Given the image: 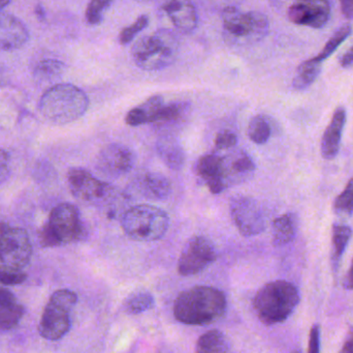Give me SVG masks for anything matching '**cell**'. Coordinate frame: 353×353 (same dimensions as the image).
I'll list each match as a JSON object with an SVG mask.
<instances>
[{
    "label": "cell",
    "instance_id": "cell-47",
    "mask_svg": "<svg viewBox=\"0 0 353 353\" xmlns=\"http://www.w3.org/2000/svg\"><path fill=\"white\" fill-rule=\"evenodd\" d=\"M10 1H12V0H0V10L6 8V6H8Z\"/></svg>",
    "mask_w": 353,
    "mask_h": 353
},
{
    "label": "cell",
    "instance_id": "cell-22",
    "mask_svg": "<svg viewBox=\"0 0 353 353\" xmlns=\"http://www.w3.org/2000/svg\"><path fill=\"white\" fill-rule=\"evenodd\" d=\"M163 106H165L163 97L161 95H153L138 107L130 110L126 115L125 122L130 126L154 124Z\"/></svg>",
    "mask_w": 353,
    "mask_h": 353
},
{
    "label": "cell",
    "instance_id": "cell-16",
    "mask_svg": "<svg viewBox=\"0 0 353 353\" xmlns=\"http://www.w3.org/2000/svg\"><path fill=\"white\" fill-rule=\"evenodd\" d=\"M26 25L14 15L0 14V52L20 49L28 41Z\"/></svg>",
    "mask_w": 353,
    "mask_h": 353
},
{
    "label": "cell",
    "instance_id": "cell-18",
    "mask_svg": "<svg viewBox=\"0 0 353 353\" xmlns=\"http://www.w3.org/2000/svg\"><path fill=\"white\" fill-rule=\"evenodd\" d=\"M163 8L180 32H192L196 28L197 12L190 0H168Z\"/></svg>",
    "mask_w": 353,
    "mask_h": 353
},
{
    "label": "cell",
    "instance_id": "cell-41",
    "mask_svg": "<svg viewBox=\"0 0 353 353\" xmlns=\"http://www.w3.org/2000/svg\"><path fill=\"white\" fill-rule=\"evenodd\" d=\"M344 288L348 290L353 289V261L352 267H350V271L346 275L345 280H344Z\"/></svg>",
    "mask_w": 353,
    "mask_h": 353
},
{
    "label": "cell",
    "instance_id": "cell-28",
    "mask_svg": "<svg viewBox=\"0 0 353 353\" xmlns=\"http://www.w3.org/2000/svg\"><path fill=\"white\" fill-rule=\"evenodd\" d=\"M155 298L148 290L138 289L130 294L123 303V310L128 314L138 315L151 310L154 307Z\"/></svg>",
    "mask_w": 353,
    "mask_h": 353
},
{
    "label": "cell",
    "instance_id": "cell-1",
    "mask_svg": "<svg viewBox=\"0 0 353 353\" xmlns=\"http://www.w3.org/2000/svg\"><path fill=\"white\" fill-rule=\"evenodd\" d=\"M226 298L223 292L210 286H195L176 298L174 315L186 325H207L223 316Z\"/></svg>",
    "mask_w": 353,
    "mask_h": 353
},
{
    "label": "cell",
    "instance_id": "cell-26",
    "mask_svg": "<svg viewBox=\"0 0 353 353\" xmlns=\"http://www.w3.org/2000/svg\"><path fill=\"white\" fill-rule=\"evenodd\" d=\"M321 62L316 61L314 58L302 62L299 66L296 76L292 80L294 88L296 90H304L313 84L321 74Z\"/></svg>",
    "mask_w": 353,
    "mask_h": 353
},
{
    "label": "cell",
    "instance_id": "cell-15",
    "mask_svg": "<svg viewBox=\"0 0 353 353\" xmlns=\"http://www.w3.org/2000/svg\"><path fill=\"white\" fill-rule=\"evenodd\" d=\"M221 160L224 182L228 188L247 182L254 174V162L242 149L230 151L228 155H221Z\"/></svg>",
    "mask_w": 353,
    "mask_h": 353
},
{
    "label": "cell",
    "instance_id": "cell-8",
    "mask_svg": "<svg viewBox=\"0 0 353 353\" xmlns=\"http://www.w3.org/2000/svg\"><path fill=\"white\" fill-rule=\"evenodd\" d=\"M78 303V296L72 290L60 289L54 292L41 315L39 331L49 341L63 338L72 327L70 313Z\"/></svg>",
    "mask_w": 353,
    "mask_h": 353
},
{
    "label": "cell",
    "instance_id": "cell-36",
    "mask_svg": "<svg viewBox=\"0 0 353 353\" xmlns=\"http://www.w3.org/2000/svg\"><path fill=\"white\" fill-rule=\"evenodd\" d=\"M27 275L21 269L14 267H0V284L4 286H16L26 281Z\"/></svg>",
    "mask_w": 353,
    "mask_h": 353
},
{
    "label": "cell",
    "instance_id": "cell-9",
    "mask_svg": "<svg viewBox=\"0 0 353 353\" xmlns=\"http://www.w3.org/2000/svg\"><path fill=\"white\" fill-rule=\"evenodd\" d=\"M217 259V251L211 240L194 236L185 245L178 263V271L183 277H190L205 271Z\"/></svg>",
    "mask_w": 353,
    "mask_h": 353
},
{
    "label": "cell",
    "instance_id": "cell-13",
    "mask_svg": "<svg viewBox=\"0 0 353 353\" xmlns=\"http://www.w3.org/2000/svg\"><path fill=\"white\" fill-rule=\"evenodd\" d=\"M288 17L294 24L323 28L331 18V6L327 0H292Z\"/></svg>",
    "mask_w": 353,
    "mask_h": 353
},
{
    "label": "cell",
    "instance_id": "cell-31",
    "mask_svg": "<svg viewBox=\"0 0 353 353\" xmlns=\"http://www.w3.org/2000/svg\"><path fill=\"white\" fill-rule=\"evenodd\" d=\"M249 139L255 144L263 145L271 138L272 128L269 120L263 115L254 116L250 120L247 130Z\"/></svg>",
    "mask_w": 353,
    "mask_h": 353
},
{
    "label": "cell",
    "instance_id": "cell-19",
    "mask_svg": "<svg viewBox=\"0 0 353 353\" xmlns=\"http://www.w3.org/2000/svg\"><path fill=\"white\" fill-rule=\"evenodd\" d=\"M345 122V109L338 107L321 139V155L325 160H334L339 153Z\"/></svg>",
    "mask_w": 353,
    "mask_h": 353
},
{
    "label": "cell",
    "instance_id": "cell-38",
    "mask_svg": "<svg viewBox=\"0 0 353 353\" xmlns=\"http://www.w3.org/2000/svg\"><path fill=\"white\" fill-rule=\"evenodd\" d=\"M321 332L317 325L311 327L310 336H309V353H319L321 345Z\"/></svg>",
    "mask_w": 353,
    "mask_h": 353
},
{
    "label": "cell",
    "instance_id": "cell-32",
    "mask_svg": "<svg viewBox=\"0 0 353 353\" xmlns=\"http://www.w3.org/2000/svg\"><path fill=\"white\" fill-rule=\"evenodd\" d=\"M352 27L350 24H344L343 26L340 27V28L332 35L331 39L327 41L325 47L321 50V53L315 56L314 59L319 62L327 59V58L331 56L332 54L336 51V49L352 35Z\"/></svg>",
    "mask_w": 353,
    "mask_h": 353
},
{
    "label": "cell",
    "instance_id": "cell-40",
    "mask_svg": "<svg viewBox=\"0 0 353 353\" xmlns=\"http://www.w3.org/2000/svg\"><path fill=\"white\" fill-rule=\"evenodd\" d=\"M340 6L344 16L353 17V0H340Z\"/></svg>",
    "mask_w": 353,
    "mask_h": 353
},
{
    "label": "cell",
    "instance_id": "cell-4",
    "mask_svg": "<svg viewBox=\"0 0 353 353\" xmlns=\"http://www.w3.org/2000/svg\"><path fill=\"white\" fill-rule=\"evenodd\" d=\"M179 51L176 35L168 29H161L140 37L132 48L134 64L145 70H159L175 61Z\"/></svg>",
    "mask_w": 353,
    "mask_h": 353
},
{
    "label": "cell",
    "instance_id": "cell-45",
    "mask_svg": "<svg viewBox=\"0 0 353 353\" xmlns=\"http://www.w3.org/2000/svg\"><path fill=\"white\" fill-rule=\"evenodd\" d=\"M10 161V155L3 149H0V166L8 165Z\"/></svg>",
    "mask_w": 353,
    "mask_h": 353
},
{
    "label": "cell",
    "instance_id": "cell-12",
    "mask_svg": "<svg viewBox=\"0 0 353 353\" xmlns=\"http://www.w3.org/2000/svg\"><path fill=\"white\" fill-rule=\"evenodd\" d=\"M70 191L76 198L87 202H95L111 196L113 187L97 180L90 172L82 168H72L68 174Z\"/></svg>",
    "mask_w": 353,
    "mask_h": 353
},
{
    "label": "cell",
    "instance_id": "cell-7",
    "mask_svg": "<svg viewBox=\"0 0 353 353\" xmlns=\"http://www.w3.org/2000/svg\"><path fill=\"white\" fill-rule=\"evenodd\" d=\"M222 22L226 39L236 45L261 41L270 30L267 16L256 10L243 12L236 8H226Z\"/></svg>",
    "mask_w": 353,
    "mask_h": 353
},
{
    "label": "cell",
    "instance_id": "cell-39",
    "mask_svg": "<svg viewBox=\"0 0 353 353\" xmlns=\"http://www.w3.org/2000/svg\"><path fill=\"white\" fill-rule=\"evenodd\" d=\"M339 62L342 68H353V45L340 57Z\"/></svg>",
    "mask_w": 353,
    "mask_h": 353
},
{
    "label": "cell",
    "instance_id": "cell-35",
    "mask_svg": "<svg viewBox=\"0 0 353 353\" xmlns=\"http://www.w3.org/2000/svg\"><path fill=\"white\" fill-rule=\"evenodd\" d=\"M149 24V18L146 15H142L137 19L136 22L132 23L128 27H125L119 35V41L121 45H128L134 41V37L144 30Z\"/></svg>",
    "mask_w": 353,
    "mask_h": 353
},
{
    "label": "cell",
    "instance_id": "cell-46",
    "mask_svg": "<svg viewBox=\"0 0 353 353\" xmlns=\"http://www.w3.org/2000/svg\"><path fill=\"white\" fill-rule=\"evenodd\" d=\"M8 78L6 75V70L3 68H0V87L4 86L8 84Z\"/></svg>",
    "mask_w": 353,
    "mask_h": 353
},
{
    "label": "cell",
    "instance_id": "cell-24",
    "mask_svg": "<svg viewBox=\"0 0 353 353\" xmlns=\"http://www.w3.org/2000/svg\"><path fill=\"white\" fill-rule=\"evenodd\" d=\"M296 233V217L292 213L280 216L276 218L273 222V236L274 246H284L290 244Z\"/></svg>",
    "mask_w": 353,
    "mask_h": 353
},
{
    "label": "cell",
    "instance_id": "cell-25",
    "mask_svg": "<svg viewBox=\"0 0 353 353\" xmlns=\"http://www.w3.org/2000/svg\"><path fill=\"white\" fill-rule=\"evenodd\" d=\"M195 350L199 353L228 352L230 350V344L228 337L222 332L213 330L199 337Z\"/></svg>",
    "mask_w": 353,
    "mask_h": 353
},
{
    "label": "cell",
    "instance_id": "cell-42",
    "mask_svg": "<svg viewBox=\"0 0 353 353\" xmlns=\"http://www.w3.org/2000/svg\"><path fill=\"white\" fill-rule=\"evenodd\" d=\"M10 169L8 165L0 166V184L6 182L10 178Z\"/></svg>",
    "mask_w": 353,
    "mask_h": 353
},
{
    "label": "cell",
    "instance_id": "cell-14",
    "mask_svg": "<svg viewBox=\"0 0 353 353\" xmlns=\"http://www.w3.org/2000/svg\"><path fill=\"white\" fill-rule=\"evenodd\" d=\"M136 157L134 151L119 143L107 145L97 157V169L108 178L125 175L134 167Z\"/></svg>",
    "mask_w": 353,
    "mask_h": 353
},
{
    "label": "cell",
    "instance_id": "cell-30",
    "mask_svg": "<svg viewBox=\"0 0 353 353\" xmlns=\"http://www.w3.org/2000/svg\"><path fill=\"white\" fill-rule=\"evenodd\" d=\"M352 236V229L348 225L337 224L333 227V238H332V261L337 265L350 242Z\"/></svg>",
    "mask_w": 353,
    "mask_h": 353
},
{
    "label": "cell",
    "instance_id": "cell-10",
    "mask_svg": "<svg viewBox=\"0 0 353 353\" xmlns=\"http://www.w3.org/2000/svg\"><path fill=\"white\" fill-rule=\"evenodd\" d=\"M32 256V246L26 230L8 226L0 236V261L2 265L22 269Z\"/></svg>",
    "mask_w": 353,
    "mask_h": 353
},
{
    "label": "cell",
    "instance_id": "cell-21",
    "mask_svg": "<svg viewBox=\"0 0 353 353\" xmlns=\"http://www.w3.org/2000/svg\"><path fill=\"white\" fill-rule=\"evenodd\" d=\"M24 308L8 288L0 286V330L8 331L20 323Z\"/></svg>",
    "mask_w": 353,
    "mask_h": 353
},
{
    "label": "cell",
    "instance_id": "cell-20",
    "mask_svg": "<svg viewBox=\"0 0 353 353\" xmlns=\"http://www.w3.org/2000/svg\"><path fill=\"white\" fill-rule=\"evenodd\" d=\"M137 190L151 201H165L171 196V180L159 172H147L137 182Z\"/></svg>",
    "mask_w": 353,
    "mask_h": 353
},
{
    "label": "cell",
    "instance_id": "cell-33",
    "mask_svg": "<svg viewBox=\"0 0 353 353\" xmlns=\"http://www.w3.org/2000/svg\"><path fill=\"white\" fill-rule=\"evenodd\" d=\"M335 213L340 217L348 218L353 213V178L348 182L343 192L336 198L334 203Z\"/></svg>",
    "mask_w": 353,
    "mask_h": 353
},
{
    "label": "cell",
    "instance_id": "cell-5",
    "mask_svg": "<svg viewBox=\"0 0 353 353\" xmlns=\"http://www.w3.org/2000/svg\"><path fill=\"white\" fill-rule=\"evenodd\" d=\"M170 219L165 211L150 204L134 205L121 220L124 233L137 242L161 240L169 229Z\"/></svg>",
    "mask_w": 353,
    "mask_h": 353
},
{
    "label": "cell",
    "instance_id": "cell-11",
    "mask_svg": "<svg viewBox=\"0 0 353 353\" xmlns=\"http://www.w3.org/2000/svg\"><path fill=\"white\" fill-rule=\"evenodd\" d=\"M230 211L234 225L245 238L259 236L265 231V216L254 199L236 195L230 199Z\"/></svg>",
    "mask_w": 353,
    "mask_h": 353
},
{
    "label": "cell",
    "instance_id": "cell-48",
    "mask_svg": "<svg viewBox=\"0 0 353 353\" xmlns=\"http://www.w3.org/2000/svg\"><path fill=\"white\" fill-rule=\"evenodd\" d=\"M8 227V224L3 223V222H0V236H1V234L3 233L4 230H6Z\"/></svg>",
    "mask_w": 353,
    "mask_h": 353
},
{
    "label": "cell",
    "instance_id": "cell-2",
    "mask_svg": "<svg viewBox=\"0 0 353 353\" xmlns=\"http://www.w3.org/2000/svg\"><path fill=\"white\" fill-rule=\"evenodd\" d=\"M298 287L284 280L263 285L253 298V308L261 323L275 325L284 323L300 303Z\"/></svg>",
    "mask_w": 353,
    "mask_h": 353
},
{
    "label": "cell",
    "instance_id": "cell-27",
    "mask_svg": "<svg viewBox=\"0 0 353 353\" xmlns=\"http://www.w3.org/2000/svg\"><path fill=\"white\" fill-rule=\"evenodd\" d=\"M65 64L57 59H43L33 68V79L37 83H48L57 80L65 72Z\"/></svg>",
    "mask_w": 353,
    "mask_h": 353
},
{
    "label": "cell",
    "instance_id": "cell-37",
    "mask_svg": "<svg viewBox=\"0 0 353 353\" xmlns=\"http://www.w3.org/2000/svg\"><path fill=\"white\" fill-rule=\"evenodd\" d=\"M238 143V137L230 130H224L218 133L215 138V146L218 151H228L236 146Z\"/></svg>",
    "mask_w": 353,
    "mask_h": 353
},
{
    "label": "cell",
    "instance_id": "cell-44",
    "mask_svg": "<svg viewBox=\"0 0 353 353\" xmlns=\"http://www.w3.org/2000/svg\"><path fill=\"white\" fill-rule=\"evenodd\" d=\"M35 15L39 20H43L46 18L45 8L41 3L37 4V8H35Z\"/></svg>",
    "mask_w": 353,
    "mask_h": 353
},
{
    "label": "cell",
    "instance_id": "cell-3",
    "mask_svg": "<svg viewBox=\"0 0 353 353\" xmlns=\"http://www.w3.org/2000/svg\"><path fill=\"white\" fill-rule=\"evenodd\" d=\"M89 99L78 86L70 83L53 85L39 101L41 115L55 124H68L86 113Z\"/></svg>",
    "mask_w": 353,
    "mask_h": 353
},
{
    "label": "cell",
    "instance_id": "cell-34",
    "mask_svg": "<svg viewBox=\"0 0 353 353\" xmlns=\"http://www.w3.org/2000/svg\"><path fill=\"white\" fill-rule=\"evenodd\" d=\"M113 0H91L87 6L86 21L90 25H99L103 22L105 12L109 10Z\"/></svg>",
    "mask_w": 353,
    "mask_h": 353
},
{
    "label": "cell",
    "instance_id": "cell-29",
    "mask_svg": "<svg viewBox=\"0 0 353 353\" xmlns=\"http://www.w3.org/2000/svg\"><path fill=\"white\" fill-rule=\"evenodd\" d=\"M189 106L184 102H174L163 106L154 122L157 126H176L181 124L188 113Z\"/></svg>",
    "mask_w": 353,
    "mask_h": 353
},
{
    "label": "cell",
    "instance_id": "cell-17",
    "mask_svg": "<svg viewBox=\"0 0 353 353\" xmlns=\"http://www.w3.org/2000/svg\"><path fill=\"white\" fill-rule=\"evenodd\" d=\"M195 172L212 194H221L228 188L222 171L221 155L210 153L197 162Z\"/></svg>",
    "mask_w": 353,
    "mask_h": 353
},
{
    "label": "cell",
    "instance_id": "cell-43",
    "mask_svg": "<svg viewBox=\"0 0 353 353\" xmlns=\"http://www.w3.org/2000/svg\"><path fill=\"white\" fill-rule=\"evenodd\" d=\"M342 352L353 353V334L348 337L346 340L345 344H344L343 348L341 350Z\"/></svg>",
    "mask_w": 353,
    "mask_h": 353
},
{
    "label": "cell",
    "instance_id": "cell-6",
    "mask_svg": "<svg viewBox=\"0 0 353 353\" xmlns=\"http://www.w3.org/2000/svg\"><path fill=\"white\" fill-rule=\"evenodd\" d=\"M85 233L80 211L70 203H61L52 209L49 221L39 234L43 247H57L78 242Z\"/></svg>",
    "mask_w": 353,
    "mask_h": 353
},
{
    "label": "cell",
    "instance_id": "cell-23",
    "mask_svg": "<svg viewBox=\"0 0 353 353\" xmlns=\"http://www.w3.org/2000/svg\"><path fill=\"white\" fill-rule=\"evenodd\" d=\"M157 149L161 161L170 169L175 171L182 169L185 164V153L176 139L171 137L161 138L157 142Z\"/></svg>",
    "mask_w": 353,
    "mask_h": 353
}]
</instances>
